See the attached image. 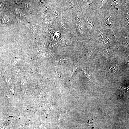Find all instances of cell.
Wrapping results in <instances>:
<instances>
[{"label": "cell", "mask_w": 129, "mask_h": 129, "mask_svg": "<svg viewBox=\"0 0 129 129\" xmlns=\"http://www.w3.org/2000/svg\"><path fill=\"white\" fill-rule=\"evenodd\" d=\"M117 69L116 66L113 65L110 67L109 70V72L111 73L114 74L116 72Z\"/></svg>", "instance_id": "1"}, {"label": "cell", "mask_w": 129, "mask_h": 129, "mask_svg": "<svg viewBox=\"0 0 129 129\" xmlns=\"http://www.w3.org/2000/svg\"><path fill=\"white\" fill-rule=\"evenodd\" d=\"M83 71L84 73V74L87 77H89V74L86 71V70H83Z\"/></svg>", "instance_id": "2"}, {"label": "cell", "mask_w": 129, "mask_h": 129, "mask_svg": "<svg viewBox=\"0 0 129 129\" xmlns=\"http://www.w3.org/2000/svg\"><path fill=\"white\" fill-rule=\"evenodd\" d=\"M82 28L83 27L82 25H80L78 27V29L80 30H82Z\"/></svg>", "instance_id": "5"}, {"label": "cell", "mask_w": 129, "mask_h": 129, "mask_svg": "<svg viewBox=\"0 0 129 129\" xmlns=\"http://www.w3.org/2000/svg\"><path fill=\"white\" fill-rule=\"evenodd\" d=\"M81 18L79 17H78L77 18V22L78 24H79L81 22Z\"/></svg>", "instance_id": "3"}, {"label": "cell", "mask_w": 129, "mask_h": 129, "mask_svg": "<svg viewBox=\"0 0 129 129\" xmlns=\"http://www.w3.org/2000/svg\"><path fill=\"white\" fill-rule=\"evenodd\" d=\"M122 89L125 91H127L129 90V88L126 87H121Z\"/></svg>", "instance_id": "4"}]
</instances>
